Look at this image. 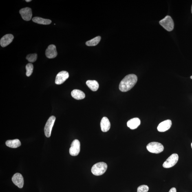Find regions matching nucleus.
<instances>
[{"label": "nucleus", "instance_id": "f257e3e1", "mask_svg": "<svg viewBox=\"0 0 192 192\" xmlns=\"http://www.w3.org/2000/svg\"><path fill=\"white\" fill-rule=\"evenodd\" d=\"M138 81V77L134 74L128 75L120 82L119 86L122 92H127L134 86Z\"/></svg>", "mask_w": 192, "mask_h": 192}, {"label": "nucleus", "instance_id": "f03ea898", "mask_svg": "<svg viewBox=\"0 0 192 192\" xmlns=\"http://www.w3.org/2000/svg\"><path fill=\"white\" fill-rule=\"evenodd\" d=\"M107 168V164L105 163H98L92 166L91 169V173L96 176H100L105 172Z\"/></svg>", "mask_w": 192, "mask_h": 192}, {"label": "nucleus", "instance_id": "7ed1b4c3", "mask_svg": "<svg viewBox=\"0 0 192 192\" xmlns=\"http://www.w3.org/2000/svg\"><path fill=\"white\" fill-rule=\"evenodd\" d=\"M147 149L148 151L152 153L158 154L163 151L164 147L160 143L154 142L148 144Z\"/></svg>", "mask_w": 192, "mask_h": 192}, {"label": "nucleus", "instance_id": "20e7f679", "mask_svg": "<svg viewBox=\"0 0 192 192\" xmlns=\"http://www.w3.org/2000/svg\"><path fill=\"white\" fill-rule=\"evenodd\" d=\"M160 24L168 32L172 31L174 27V23L171 16L167 15L160 21Z\"/></svg>", "mask_w": 192, "mask_h": 192}, {"label": "nucleus", "instance_id": "39448f33", "mask_svg": "<svg viewBox=\"0 0 192 192\" xmlns=\"http://www.w3.org/2000/svg\"><path fill=\"white\" fill-rule=\"evenodd\" d=\"M179 160V156L176 153L171 155L164 163L163 166L164 168H169L173 167L176 164Z\"/></svg>", "mask_w": 192, "mask_h": 192}, {"label": "nucleus", "instance_id": "423d86ee", "mask_svg": "<svg viewBox=\"0 0 192 192\" xmlns=\"http://www.w3.org/2000/svg\"><path fill=\"white\" fill-rule=\"evenodd\" d=\"M56 117L52 116L49 118L44 128L45 134L47 138H50L53 126L55 121Z\"/></svg>", "mask_w": 192, "mask_h": 192}, {"label": "nucleus", "instance_id": "0eeeda50", "mask_svg": "<svg viewBox=\"0 0 192 192\" xmlns=\"http://www.w3.org/2000/svg\"><path fill=\"white\" fill-rule=\"evenodd\" d=\"M80 143L78 140H75L71 144V147L69 149V153L73 156L78 155L80 152Z\"/></svg>", "mask_w": 192, "mask_h": 192}, {"label": "nucleus", "instance_id": "6e6552de", "mask_svg": "<svg viewBox=\"0 0 192 192\" xmlns=\"http://www.w3.org/2000/svg\"><path fill=\"white\" fill-rule=\"evenodd\" d=\"M19 13L23 20L26 21H30L32 19V10L29 7H26L21 9Z\"/></svg>", "mask_w": 192, "mask_h": 192}, {"label": "nucleus", "instance_id": "1a4fd4ad", "mask_svg": "<svg viewBox=\"0 0 192 192\" xmlns=\"http://www.w3.org/2000/svg\"><path fill=\"white\" fill-rule=\"evenodd\" d=\"M68 73L66 71H62L58 73L56 76L55 79V83L57 85L63 84L69 78Z\"/></svg>", "mask_w": 192, "mask_h": 192}, {"label": "nucleus", "instance_id": "9d476101", "mask_svg": "<svg viewBox=\"0 0 192 192\" xmlns=\"http://www.w3.org/2000/svg\"><path fill=\"white\" fill-rule=\"evenodd\" d=\"M12 180L13 183L19 188H22L24 185V180L21 174L16 173L12 177Z\"/></svg>", "mask_w": 192, "mask_h": 192}, {"label": "nucleus", "instance_id": "9b49d317", "mask_svg": "<svg viewBox=\"0 0 192 192\" xmlns=\"http://www.w3.org/2000/svg\"><path fill=\"white\" fill-rule=\"evenodd\" d=\"M45 54L46 57L50 59L55 58L57 55L56 46L54 45H49L46 50Z\"/></svg>", "mask_w": 192, "mask_h": 192}, {"label": "nucleus", "instance_id": "f8f14e48", "mask_svg": "<svg viewBox=\"0 0 192 192\" xmlns=\"http://www.w3.org/2000/svg\"><path fill=\"white\" fill-rule=\"evenodd\" d=\"M172 125V122L171 120H167L161 122L159 124L157 129L160 132H164L170 129Z\"/></svg>", "mask_w": 192, "mask_h": 192}, {"label": "nucleus", "instance_id": "ddd939ff", "mask_svg": "<svg viewBox=\"0 0 192 192\" xmlns=\"http://www.w3.org/2000/svg\"><path fill=\"white\" fill-rule=\"evenodd\" d=\"M14 37L11 34H8L4 36L1 38L0 45L3 47H5L12 43Z\"/></svg>", "mask_w": 192, "mask_h": 192}, {"label": "nucleus", "instance_id": "4468645a", "mask_svg": "<svg viewBox=\"0 0 192 192\" xmlns=\"http://www.w3.org/2000/svg\"><path fill=\"white\" fill-rule=\"evenodd\" d=\"M110 122L107 117H104L102 118L100 122V127L102 131L103 132H107L110 129Z\"/></svg>", "mask_w": 192, "mask_h": 192}, {"label": "nucleus", "instance_id": "2eb2a0df", "mask_svg": "<svg viewBox=\"0 0 192 192\" xmlns=\"http://www.w3.org/2000/svg\"><path fill=\"white\" fill-rule=\"evenodd\" d=\"M141 124V121L138 118H134L131 119L127 122V126L131 129H137Z\"/></svg>", "mask_w": 192, "mask_h": 192}, {"label": "nucleus", "instance_id": "dca6fc26", "mask_svg": "<svg viewBox=\"0 0 192 192\" xmlns=\"http://www.w3.org/2000/svg\"><path fill=\"white\" fill-rule=\"evenodd\" d=\"M72 97L77 100H82L85 98V94L83 91L78 89L74 90L71 92Z\"/></svg>", "mask_w": 192, "mask_h": 192}, {"label": "nucleus", "instance_id": "f3484780", "mask_svg": "<svg viewBox=\"0 0 192 192\" xmlns=\"http://www.w3.org/2000/svg\"><path fill=\"white\" fill-rule=\"evenodd\" d=\"M5 144L8 147L11 148H17L21 145V141L17 139L7 141Z\"/></svg>", "mask_w": 192, "mask_h": 192}, {"label": "nucleus", "instance_id": "a211bd4d", "mask_svg": "<svg viewBox=\"0 0 192 192\" xmlns=\"http://www.w3.org/2000/svg\"><path fill=\"white\" fill-rule=\"evenodd\" d=\"M32 21L38 24L45 25L50 24L52 22V21L50 19H43V18L39 17H35L33 18Z\"/></svg>", "mask_w": 192, "mask_h": 192}, {"label": "nucleus", "instance_id": "6ab92c4d", "mask_svg": "<svg viewBox=\"0 0 192 192\" xmlns=\"http://www.w3.org/2000/svg\"><path fill=\"white\" fill-rule=\"evenodd\" d=\"M86 85L93 91H96L99 88V84L95 80H88L86 82Z\"/></svg>", "mask_w": 192, "mask_h": 192}, {"label": "nucleus", "instance_id": "aec40b11", "mask_svg": "<svg viewBox=\"0 0 192 192\" xmlns=\"http://www.w3.org/2000/svg\"><path fill=\"white\" fill-rule=\"evenodd\" d=\"M101 37L100 36H98L97 37L93 38L89 41H87L85 44L87 46H95L99 43L100 40H101Z\"/></svg>", "mask_w": 192, "mask_h": 192}, {"label": "nucleus", "instance_id": "412c9836", "mask_svg": "<svg viewBox=\"0 0 192 192\" xmlns=\"http://www.w3.org/2000/svg\"><path fill=\"white\" fill-rule=\"evenodd\" d=\"M33 65L32 63H29L26 66V75L27 77H30L32 74L33 71Z\"/></svg>", "mask_w": 192, "mask_h": 192}, {"label": "nucleus", "instance_id": "4be33fe9", "mask_svg": "<svg viewBox=\"0 0 192 192\" xmlns=\"http://www.w3.org/2000/svg\"><path fill=\"white\" fill-rule=\"evenodd\" d=\"M38 58V55L36 54H30L27 55L26 59L30 63H33L36 61Z\"/></svg>", "mask_w": 192, "mask_h": 192}, {"label": "nucleus", "instance_id": "5701e85b", "mask_svg": "<svg viewBox=\"0 0 192 192\" xmlns=\"http://www.w3.org/2000/svg\"><path fill=\"white\" fill-rule=\"evenodd\" d=\"M149 189V186L144 185L139 186L137 190V192H148Z\"/></svg>", "mask_w": 192, "mask_h": 192}, {"label": "nucleus", "instance_id": "b1692460", "mask_svg": "<svg viewBox=\"0 0 192 192\" xmlns=\"http://www.w3.org/2000/svg\"><path fill=\"white\" fill-rule=\"evenodd\" d=\"M169 192H177L176 189L174 187L171 188V189H170Z\"/></svg>", "mask_w": 192, "mask_h": 192}, {"label": "nucleus", "instance_id": "393cba45", "mask_svg": "<svg viewBox=\"0 0 192 192\" xmlns=\"http://www.w3.org/2000/svg\"><path fill=\"white\" fill-rule=\"evenodd\" d=\"M25 1H26L27 2H29L31 1H31V0H26Z\"/></svg>", "mask_w": 192, "mask_h": 192}, {"label": "nucleus", "instance_id": "a878e982", "mask_svg": "<svg viewBox=\"0 0 192 192\" xmlns=\"http://www.w3.org/2000/svg\"><path fill=\"white\" fill-rule=\"evenodd\" d=\"M191 12L192 13V7H191Z\"/></svg>", "mask_w": 192, "mask_h": 192}, {"label": "nucleus", "instance_id": "bb28decb", "mask_svg": "<svg viewBox=\"0 0 192 192\" xmlns=\"http://www.w3.org/2000/svg\"><path fill=\"white\" fill-rule=\"evenodd\" d=\"M191 79H192V76H191Z\"/></svg>", "mask_w": 192, "mask_h": 192}, {"label": "nucleus", "instance_id": "cd10ccee", "mask_svg": "<svg viewBox=\"0 0 192 192\" xmlns=\"http://www.w3.org/2000/svg\"><path fill=\"white\" fill-rule=\"evenodd\" d=\"M191 147L192 148V143L191 144Z\"/></svg>", "mask_w": 192, "mask_h": 192}]
</instances>
